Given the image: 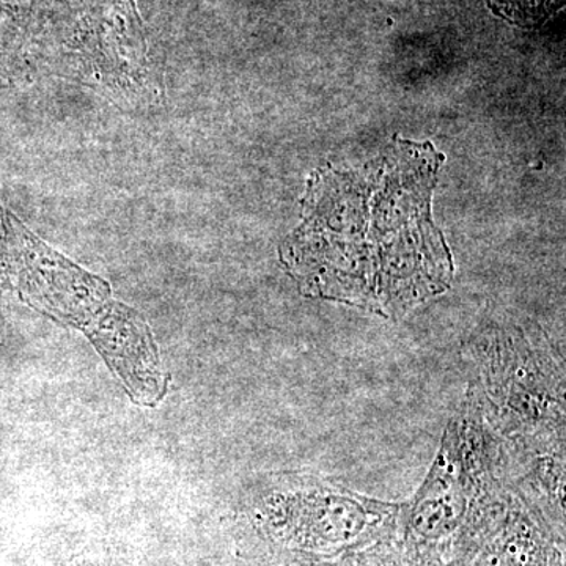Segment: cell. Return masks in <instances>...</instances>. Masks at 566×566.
I'll return each mask as SVG.
<instances>
[{
  "label": "cell",
  "instance_id": "cell-5",
  "mask_svg": "<svg viewBox=\"0 0 566 566\" xmlns=\"http://www.w3.org/2000/svg\"><path fill=\"white\" fill-rule=\"evenodd\" d=\"M277 504L293 526L300 545L318 553H333L378 534L400 506L353 493L319 476H303Z\"/></svg>",
  "mask_w": 566,
  "mask_h": 566
},
{
  "label": "cell",
  "instance_id": "cell-4",
  "mask_svg": "<svg viewBox=\"0 0 566 566\" xmlns=\"http://www.w3.org/2000/svg\"><path fill=\"white\" fill-rule=\"evenodd\" d=\"M501 441L469 389L458 415L447 424L430 474L409 505L408 531L424 543L455 534L471 515L504 485Z\"/></svg>",
  "mask_w": 566,
  "mask_h": 566
},
{
  "label": "cell",
  "instance_id": "cell-3",
  "mask_svg": "<svg viewBox=\"0 0 566 566\" xmlns=\"http://www.w3.org/2000/svg\"><path fill=\"white\" fill-rule=\"evenodd\" d=\"M472 382L482 415L504 441L565 434L564 368L545 342L521 329H495L476 338Z\"/></svg>",
  "mask_w": 566,
  "mask_h": 566
},
{
  "label": "cell",
  "instance_id": "cell-1",
  "mask_svg": "<svg viewBox=\"0 0 566 566\" xmlns=\"http://www.w3.org/2000/svg\"><path fill=\"white\" fill-rule=\"evenodd\" d=\"M442 161L428 142L395 139L360 169L314 174L279 251L300 292L394 319L444 293L452 253L431 219Z\"/></svg>",
  "mask_w": 566,
  "mask_h": 566
},
{
  "label": "cell",
  "instance_id": "cell-2",
  "mask_svg": "<svg viewBox=\"0 0 566 566\" xmlns=\"http://www.w3.org/2000/svg\"><path fill=\"white\" fill-rule=\"evenodd\" d=\"M32 285L40 308L87 335L134 403H161L169 378L144 316L112 301L106 283L48 249L33 255Z\"/></svg>",
  "mask_w": 566,
  "mask_h": 566
}]
</instances>
